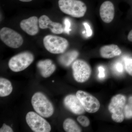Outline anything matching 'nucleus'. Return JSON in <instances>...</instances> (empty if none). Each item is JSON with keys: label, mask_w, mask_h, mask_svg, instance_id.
Returning a JSON list of instances; mask_svg holds the SVG:
<instances>
[{"label": "nucleus", "mask_w": 132, "mask_h": 132, "mask_svg": "<svg viewBox=\"0 0 132 132\" xmlns=\"http://www.w3.org/2000/svg\"><path fill=\"white\" fill-rule=\"evenodd\" d=\"M77 120L83 127H87L90 125V120L87 117L85 116H79L77 118Z\"/></svg>", "instance_id": "6ab92c4d"}, {"label": "nucleus", "mask_w": 132, "mask_h": 132, "mask_svg": "<svg viewBox=\"0 0 132 132\" xmlns=\"http://www.w3.org/2000/svg\"><path fill=\"white\" fill-rule=\"evenodd\" d=\"M37 67L41 75L44 78L50 77L56 69V66L50 59L40 60L38 62Z\"/></svg>", "instance_id": "4468645a"}, {"label": "nucleus", "mask_w": 132, "mask_h": 132, "mask_svg": "<svg viewBox=\"0 0 132 132\" xmlns=\"http://www.w3.org/2000/svg\"><path fill=\"white\" fill-rule=\"evenodd\" d=\"M114 68L116 71L119 73H121L123 72V65L120 62L116 63L114 66Z\"/></svg>", "instance_id": "a878e982"}, {"label": "nucleus", "mask_w": 132, "mask_h": 132, "mask_svg": "<svg viewBox=\"0 0 132 132\" xmlns=\"http://www.w3.org/2000/svg\"><path fill=\"white\" fill-rule=\"evenodd\" d=\"M34 60V55L31 52H22L10 59L9 62V67L13 72H21L27 68Z\"/></svg>", "instance_id": "39448f33"}, {"label": "nucleus", "mask_w": 132, "mask_h": 132, "mask_svg": "<svg viewBox=\"0 0 132 132\" xmlns=\"http://www.w3.org/2000/svg\"><path fill=\"white\" fill-rule=\"evenodd\" d=\"M63 102L66 108L75 114L81 115L85 113V109L76 95H67L64 98Z\"/></svg>", "instance_id": "9d476101"}, {"label": "nucleus", "mask_w": 132, "mask_h": 132, "mask_svg": "<svg viewBox=\"0 0 132 132\" xmlns=\"http://www.w3.org/2000/svg\"><path fill=\"white\" fill-rule=\"evenodd\" d=\"M39 26L42 29L49 28L52 33L57 34H62L64 29L59 22H54L47 15H43L39 19Z\"/></svg>", "instance_id": "9b49d317"}, {"label": "nucleus", "mask_w": 132, "mask_h": 132, "mask_svg": "<svg viewBox=\"0 0 132 132\" xmlns=\"http://www.w3.org/2000/svg\"><path fill=\"white\" fill-rule=\"evenodd\" d=\"M19 1H20L22 2H31V1H32V0H19Z\"/></svg>", "instance_id": "cd10ccee"}, {"label": "nucleus", "mask_w": 132, "mask_h": 132, "mask_svg": "<svg viewBox=\"0 0 132 132\" xmlns=\"http://www.w3.org/2000/svg\"><path fill=\"white\" fill-rule=\"evenodd\" d=\"M1 132H13V129L12 128L9 126L6 125V124H3L2 127L0 129Z\"/></svg>", "instance_id": "5701e85b"}, {"label": "nucleus", "mask_w": 132, "mask_h": 132, "mask_svg": "<svg viewBox=\"0 0 132 132\" xmlns=\"http://www.w3.org/2000/svg\"><path fill=\"white\" fill-rule=\"evenodd\" d=\"M98 78L101 79H104L105 77V69L102 66H100L98 68Z\"/></svg>", "instance_id": "b1692460"}, {"label": "nucleus", "mask_w": 132, "mask_h": 132, "mask_svg": "<svg viewBox=\"0 0 132 132\" xmlns=\"http://www.w3.org/2000/svg\"><path fill=\"white\" fill-rule=\"evenodd\" d=\"M125 63L126 71L132 76V59L126 58L125 60Z\"/></svg>", "instance_id": "aec40b11"}, {"label": "nucleus", "mask_w": 132, "mask_h": 132, "mask_svg": "<svg viewBox=\"0 0 132 132\" xmlns=\"http://www.w3.org/2000/svg\"><path fill=\"white\" fill-rule=\"evenodd\" d=\"M76 95L79 100L85 111L89 113H94L100 107V102L97 98L87 92L79 90Z\"/></svg>", "instance_id": "1a4fd4ad"}, {"label": "nucleus", "mask_w": 132, "mask_h": 132, "mask_svg": "<svg viewBox=\"0 0 132 132\" xmlns=\"http://www.w3.org/2000/svg\"><path fill=\"white\" fill-rule=\"evenodd\" d=\"M12 83L5 78H0V96L5 97L11 94L13 91Z\"/></svg>", "instance_id": "f3484780"}, {"label": "nucleus", "mask_w": 132, "mask_h": 132, "mask_svg": "<svg viewBox=\"0 0 132 132\" xmlns=\"http://www.w3.org/2000/svg\"><path fill=\"white\" fill-rule=\"evenodd\" d=\"M79 55V53L75 50H71L62 55L59 59L60 63L65 67L70 66L75 60Z\"/></svg>", "instance_id": "dca6fc26"}, {"label": "nucleus", "mask_w": 132, "mask_h": 132, "mask_svg": "<svg viewBox=\"0 0 132 132\" xmlns=\"http://www.w3.org/2000/svg\"><path fill=\"white\" fill-rule=\"evenodd\" d=\"M72 69L75 80L80 83L87 81L92 73V69L90 65L81 60H76L74 62Z\"/></svg>", "instance_id": "6e6552de"}, {"label": "nucleus", "mask_w": 132, "mask_h": 132, "mask_svg": "<svg viewBox=\"0 0 132 132\" xmlns=\"http://www.w3.org/2000/svg\"><path fill=\"white\" fill-rule=\"evenodd\" d=\"M128 40L129 41L132 42V29L130 31L127 36Z\"/></svg>", "instance_id": "bb28decb"}, {"label": "nucleus", "mask_w": 132, "mask_h": 132, "mask_svg": "<svg viewBox=\"0 0 132 132\" xmlns=\"http://www.w3.org/2000/svg\"><path fill=\"white\" fill-rule=\"evenodd\" d=\"M27 124L33 131L49 132L51 130L50 124L42 116L34 112H29L26 116Z\"/></svg>", "instance_id": "423d86ee"}, {"label": "nucleus", "mask_w": 132, "mask_h": 132, "mask_svg": "<svg viewBox=\"0 0 132 132\" xmlns=\"http://www.w3.org/2000/svg\"><path fill=\"white\" fill-rule=\"evenodd\" d=\"M121 53L120 48L114 44L105 45L102 47L100 49L101 56L104 59H111L119 56Z\"/></svg>", "instance_id": "2eb2a0df"}, {"label": "nucleus", "mask_w": 132, "mask_h": 132, "mask_svg": "<svg viewBox=\"0 0 132 132\" xmlns=\"http://www.w3.org/2000/svg\"><path fill=\"white\" fill-rule=\"evenodd\" d=\"M43 43L46 49L53 54L63 53L69 45L68 41L65 38L51 35L44 37Z\"/></svg>", "instance_id": "7ed1b4c3"}, {"label": "nucleus", "mask_w": 132, "mask_h": 132, "mask_svg": "<svg viewBox=\"0 0 132 132\" xmlns=\"http://www.w3.org/2000/svg\"><path fill=\"white\" fill-rule=\"evenodd\" d=\"M125 116L127 119L132 118V109L128 106L126 105L125 108Z\"/></svg>", "instance_id": "4be33fe9"}, {"label": "nucleus", "mask_w": 132, "mask_h": 132, "mask_svg": "<svg viewBox=\"0 0 132 132\" xmlns=\"http://www.w3.org/2000/svg\"><path fill=\"white\" fill-rule=\"evenodd\" d=\"M126 101V97L122 94L116 95L111 99L108 110L112 113V119L115 122L121 123L124 120L125 116L123 110Z\"/></svg>", "instance_id": "20e7f679"}, {"label": "nucleus", "mask_w": 132, "mask_h": 132, "mask_svg": "<svg viewBox=\"0 0 132 132\" xmlns=\"http://www.w3.org/2000/svg\"><path fill=\"white\" fill-rule=\"evenodd\" d=\"M58 3L62 12L76 18L84 16L87 10L86 4L80 0H59Z\"/></svg>", "instance_id": "f03ea898"}, {"label": "nucleus", "mask_w": 132, "mask_h": 132, "mask_svg": "<svg viewBox=\"0 0 132 132\" xmlns=\"http://www.w3.org/2000/svg\"><path fill=\"white\" fill-rule=\"evenodd\" d=\"M39 20L36 16H32L22 21L20 23L21 28L28 34L35 35L39 31L38 26Z\"/></svg>", "instance_id": "f8f14e48"}, {"label": "nucleus", "mask_w": 132, "mask_h": 132, "mask_svg": "<svg viewBox=\"0 0 132 132\" xmlns=\"http://www.w3.org/2000/svg\"><path fill=\"white\" fill-rule=\"evenodd\" d=\"M0 38L8 46L16 48L21 46L24 42L22 36L12 29L3 27L0 31Z\"/></svg>", "instance_id": "0eeeda50"}, {"label": "nucleus", "mask_w": 132, "mask_h": 132, "mask_svg": "<svg viewBox=\"0 0 132 132\" xmlns=\"http://www.w3.org/2000/svg\"><path fill=\"white\" fill-rule=\"evenodd\" d=\"M63 128L67 132H80L82 131L81 128L76 122L72 119L68 118L63 123Z\"/></svg>", "instance_id": "a211bd4d"}, {"label": "nucleus", "mask_w": 132, "mask_h": 132, "mask_svg": "<svg viewBox=\"0 0 132 132\" xmlns=\"http://www.w3.org/2000/svg\"><path fill=\"white\" fill-rule=\"evenodd\" d=\"M83 25L85 26V28H86V31L87 35L88 37H90L92 36L93 34V32H92V29L90 27V26L88 23L86 22H84Z\"/></svg>", "instance_id": "393cba45"}, {"label": "nucleus", "mask_w": 132, "mask_h": 132, "mask_svg": "<svg viewBox=\"0 0 132 132\" xmlns=\"http://www.w3.org/2000/svg\"><path fill=\"white\" fill-rule=\"evenodd\" d=\"M31 103L35 111L43 117L49 118L54 112L52 102L41 92H37L33 95Z\"/></svg>", "instance_id": "f257e3e1"}, {"label": "nucleus", "mask_w": 132, "mask_h": 132, "mask_svg": "<svg viewBox=\"0 0 132 132\" xmlns=\"http://www.w3.org/2000/svg\"><path fill=\"white\" fill-rule=\"evenodd\" d=\"M100 14L102 20L104 22H111L114 16V7L113 3L109 1H106L103 2L100 7Z\"/></svg>", "instance_id": "ddd939ff"}, {"label": "nucleus", "mask_w": 132, "mask_h": 132, "mask_svg": "<svg viewBox=\"0 0 132 132\" xmlns=\"http://www.w3.org/2000/svg\"><path fill=\"white\" fill-rule=\"evenodd\" d=\"M64 23L65 25V28L64 29V31L67 34H69L71 31V23L70 20L68 18H66L64 19Z\"/></svg>", "instance_id": "412c9836"}]
</instances>
